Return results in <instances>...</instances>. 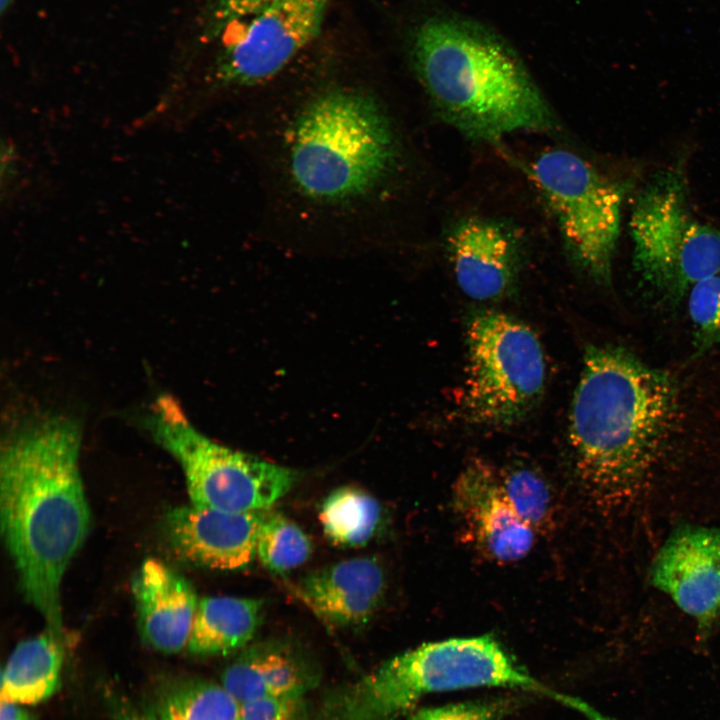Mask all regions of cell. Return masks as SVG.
Returning <instances> with one entry per match:
<instances>
[{
  "mask_svg": "<svg viewBox=\"0 0 720 720\" xmlns=\"http://www.w3.org/2000/svg\"><path fill=\"white\" fill-rule=\"evenodd\" d=\"M239 135L260 180L264 232L337 244H376L388 232L406 152L376 86L329 77L260 89L248 96Z\"/></svg>",
  "mask_w": 720,
  "mask_h": 720,
  "instance_id": "1",
  "label": "cell"
},
{
  "mask_svg": "<svg viewBox=\"0 0 720 720\" xmlns=\"http://www.w3.org/2000/svg\"><path fill=\"white\" fill-rule=\"evenodd\" d=\"M720 435V358L656 367L615 346H591L574 392L568 441L601 504L633 499L685 445Z\"/></svg>",
  "mask_w": 720,
  "mask_h": 720,
  "instance_id": "2",
  "label": "cell"
},
{
  "mask_svg": "<svg viewBox=\"0 0 720 720\" xmlns=\"http://www.w3.org/2000/svg\"><path fill=\"white\" fill-rule=\"evenodd\" d=\"M79 425L40 416L4 440L0 460V522L26 600L46 629L63 636L61 585L90 527L81 478Z\"/></svg>",
  "mask_w": 720,
  "mask_h": 720,
  "instance_id": "3",
  "label": "cell"
},
{
  "mask_svg": "<svg viewBox=\"0 0 720 720\" xmlns=\"http://www.w3.org/2000/svg\"><path fill=\"white\" fill-rule=\"evenodd\" d=\"M409 53L433 107L465 136L495 142L555 127L519 56L481 24L457 16L428 17L412 32Z\"/></svg>",
  "mask_w": 720,
  "mask_h": 720,
  "instance_id": "4",
  "label": "cell"
},
{
  "mask_svg": "<svg viewBox=\"0 0 720 720\" xmlns=\"http://www.w3.org/2000/svg\"><path fill=\"white\" fill-rule=\"evenodd\" d=\"M508 687L550 693L490 635L423 644L397 655L331 704L329 720H396L423 696Z\"/></svg>",
  "mask_w": 720,
  "mask_h": 720,
  "instance_id": "5",
  "label": "cell"
},
{
  "mask_svg": "<svg viewBox=\"0 0 720 720\" xmlns=\"http://www.w3.org/2000/svg\"><path fill=\"white\" fill-rule=\"evenodd\" d=\"M146 425L182 469L190 504L230 512L269 509L295 484L298 473L224 446L197 430L169 395L152 405Z\"/></svg>",
  "mask_w": 720,
  "mask_h": 720,
  "instance_id": "6",
  "label": "cell"
},
{
  "mask_svg": "<svg viewBox=\"0 0 720 720\" xmlns=\"http://www.w3.org/2000/svg\"><path fill=\"white\" fill-rule=\"evenodd\" d=\"M466 344L460 397L466 420L506 427L525 419L545 385V357L535 333L509 315L487 310L470 321Z\"/></svg>",
  "mask_w": 720,
  "mask_h": 720,
  "instance_id": "7",
  "label": "cell"
},
{
  "mask_svg": "<svg viewBox=\"0 0 720 720\" xmlns=\"http://www.w3.org/2000/svg\"><path fill=\"white\" fill-rule=\"evenodd\" d=\"M530 175L552 210L572 259L595 280L607 283L620 227L618 186L563 149L541 153L531 164Z\"/></svg>",
  "mask_w": 720,
  "mask_h": 720,
  "instance_id": "8",
  "label": "cell"
},
{
  "mask_svg": "<svg viewBox=\"0 0 720 720\" xmlns=\"http://www.w3.org/2000/svg\"><path fill=\"white\" fill-rule=\"evenodd\" d=\"M630 228L635 262L647 281L682 296L720 272V233L688 209L672 184L649 188L637 201Z\"/></svg>",
  "mask_w": 720,
  "mask_h": 720,
  "instance_id": "9",
  "label": "cell"
},
{
  "mask_svg": "<svg viewBox=\"0 0 720 720\" xmlns=\"http://www.w3.org/2000/svg\"><path fill=\"white\" fill-rule=\"evenodd\" d=\"M331 0H270L243 21L213 71L217 87L248 96L278 79L316 38Z\"/></svg>",
  "mask_w": 720,
  "mask_h": 720,
  "instance_id": "10",
  "label": "cell"
},
{
  "mask_svg": "<svg viewBox=\"0 0 720 720\" xmlns=\"http://www.w3.org/2000/svg\"><path fill=\"white\" fill-rule=\"evenodd\" d=\"M651 584L663 592L706 635L720 620V529L683 525L656 554Z\"/></svg>",
  "mask_w": 720,
  "mask_h": 720,
  "instance_id": "11",
  "label": "cell"
},
{
  "mask_svg": "<svg viewBox=\"0 0 720 720\" xmlns=\"http://www.w3.org/2000/svg\"><path fill=\"white\" fill-rule=\"evenodd\" d=\"M267 511L180 506L166 516V535L175 553L191 563L215 570H240L256 557L258 535Z\"/></svg>",
  "mask_w": 720,
  "mask_h": 720,
  "instance_id": "12",
  "label": "cell"
},
{
  "mask_svg": "<svg viewBox=\"0 0 720 720\" xmlns=\"http://www.w3.org/2000/svg\"><path fill=\"white\" fill-rule=\"evenodd\" d=\"M453 504L472 540L489 558L511 562L532 548L533 528L520 518L500 478L482 460L471 461L458 476Z\"/></svg>",
  "mask_w": 720,
  "mask_h": 720,
  "instance_id": "13",
  "label": "cell"
},
{
  "mask_svg": "<svg viewBox=\"0 0 720 720\" xmlns=\"http://www.w3.org/2000/svg\"><path fill=\"white\" fill-rule=\"evenodd\" d=\"M446 248L459 287L469 297L495 300L512 286L516 244L508 228L496 220L467 217L454 224Z\"/></svg>",
  "mask_w": 720,
  "mask_h": 720,
  "instance_id": "14",
  "label": "cell"
},
{
  "mask_svg": "<svg viewBox=\"0 0 720 720\" xmlns=\"http://www.w3.org/2000/svg\"><path fill=\"white\" fill-rule=\"evenodd\" d=\"M131 588L144 642L164 654L187 648L199 603L193 585L164 562L150 558L136 571Z\"/></svg>",
  "mask_w": 720,
  "mask_h": 720,
  "instance_id": "15",
  "label": "cell"
},
{
  "mask_svg": "<svg viewBox=\"0 0 720 720\" xmlns=\"http://www.w3.org/2000/svg\"><path fill=\"white\" fill-rule=\"evenodd\" d=\"M385 590L384 570L370 557L352 558L315 570L298 584L299 595L313 612L338 627L369 622Z\"/></svg>",
  "mask_w": 720,
  "mask_h": 720,
  "instance_id": "16",
  "label": "cell"
},
{
  "mask_svg": "<svg viewBox=\"0 0 720 720\" xmlns=\"http://www.w3.org/2000/svg\"><path fill=\"white\" fill-rule=\"evenodd\" d=\"M302 672L285 647L255 645L224 672L222 685L241 704L263 698H299L304 689Z\"/></svg>",
  "mask_w": 720,
  "mask_h": 720,
  "instance_id": "17",
  "label": "cell"
},
{
  "mask_svg": "<svg viewBox=\"0 0 720 720\" xmlns=\"http://www.w3.org/2000/svg\"><path fill=\"white\" fill-rule=\"evenodd\" d=\"M64 659L63 636L48 629L19 642L2 669L1 701L37 704L58 688Z\"/></svg>",
  "mask_w": 720,
  "mask_h": 720,
  "instance_id": "18",
  "label": "cell"
},
{
  "mask_svg": "<svg viewBox=\"0 0 720 720\" xmlns=\"http://www.w3.org/2000/svg\"><path fill=\"white\" fill-rule=\"evenodd\" d=\"M263 616V601L255 598L209 596L199 599L187 646L193 655L233 652L255 635Z\"/></svg>",
  "mask_w": 720,
  "mask_h": 720,
  "instance_id": "19",
  "label": "cell"
},
{
  "mask_svg": "<svg viewBox=\"0 0 720 720\" xmlns=\"http://www.w3.org/2000/svg\"><path fill=\"white\" fill-rule=\"evenodd\" d=\"M319 519L332 543L341 547H359L374 536L381 521V507L364 490L341 487L323 500Z\"/></svg>",
  "mask_w": 720,
  "mask_h": 720,
  "instance_id": "20",
  "label": "cell"
},
{
  "mask_svg": "<svg viewBox=\"0 0 720 720\" xmlns=\"http://www.w3.org/2000/svg\"><path fill=\"white\" fill-rule=\"evenodd\" d=\"M157 720H242V704L221 684L191 679L164 693Z\"/></svg>",
  "mask_w": 720,
  "mask_h": 720,
  "instance_id": "21",
  "label": "cell"
},
{
  "mask_svg": "<svg viewBox=\"0 0 720 720\" xmlns=\"http://www.w3.org/2000/svg\"><path fill=\"white\" fill-rule=\"evenodd\" d=\"M311 552L312 543L305 532L284 515L268 509L256 546L261 564L272 573L282 574L305 563Z\"/></svg>",
  "mask_w": 720,
  "mask_h": 720,
  "instance_id": "22",
  "label": "cell"
},
{
  "mask_svg": "<svg viewBox=\"0 0 720 720\" xmlns=\"http://www.w3.org/2000/svg\"><path fill=\"white\" fill-rule=\"evenodd\" d=\"M499 478L520 518L533 529L542 527L551 513V493L543 477L529 467L516 466Z\"/></svg>",
  "mask_w": 720,
  "mask_h": 720,
  "instance_id": "23",
  "label": "cell"
},
{
  "mask_svg": "<svg viewBox=\"0 0 720 720\" xmlns=\"http://www.w3.org/2000/svg\"><path fill=\"white\" fill-rule=\"evenodd\" d=\"M688 306L696 336L693 356H697L720 343V272L691 287Z\"/></svg>",
  "mask_w": 720,
  "mask_h": 720,
  "instance_id": "24",
  "label": "cell"
},
{
  "mask_svg": "<svg viewBox=\"0 0 720 720\" xmlns=\"http://www.w3.org/2000/svg\"><path fill=\"white\" fill-rule=\"evenodd\" d=\"M270 0H207L203 16V37L212 40L223 34Z\"/></svg>",
  "mask_w": 720,
  "mask_h": 720,
  "instance_id": "25",
  "label": "cell"
},
{
  "mask_svg": "<svg viewBox=\"0 0 720 720\" xmlns=\"http://www.w3.org/2000/svg\"><path fill=\"white\" fill-rule=\"evenodd\" d=\"M506 706L504 701L451 704L422 709L413 720H499Z\"/></svg>",
  "mask_w": 720,
  "mask_h": 720,
  "instance_id": "26",
  "label": "cell"
},
{
  "mask_svg": "<svg viewBox=\"0 0 720 720\" xmlns=\"http://www.w3.org/2000/svg\"><path fill=\"white\" fill-rule=\"evenodd\" d=\"M298 698H263L242 704V720H296Z\"/></svg>",
  "mask_w": 720,
  "mask_h": 720,
  "instance_id": "27",
  "label": "cell"
},
{
  "mask_svg": "<svg viewBox=\"0 0 720 720\" xmlns=\"http://www.w3.org/2000/svg\"><path fill=\"white\" fill-rule=\"evenodd\" d=\"M115 720H157L154 714L144 712L125 701L113 703Z\"/></svg>",
  "mask_w": 720,
  "mask_h": 720,
  "instance_id": "28",
  "label": "cell"
},
{
  "mask_svg": "<svg viewBox=\"0 0 720 720\" xmlns=\"http://www.w3.org/2000/svg\"><path fill=\"white\" fill-rule=\"evenodd\" d=\"M0 720H33L31 714L20 704L1 701Z\"/></svg>",
  "mask_w": 720,
  "mask_h": 720,
  "instance_id": "29",
  "label": "cell"
},
{
  "mask_svg": "<svg viewBox=\"0 0 720 720\" xmlns=\"http://www.w3.org/2000/svg\"><path fill=\"white\" fill-rule=\"evenodd\" d=\"M14 0H0V9L1 14L4 15V13L10 8Z\"/></svg>",
  "mask_w": 720,
  "mask_h": 720,
  "instance_id": "30",
  "label": "cell"
}]
</instances>
